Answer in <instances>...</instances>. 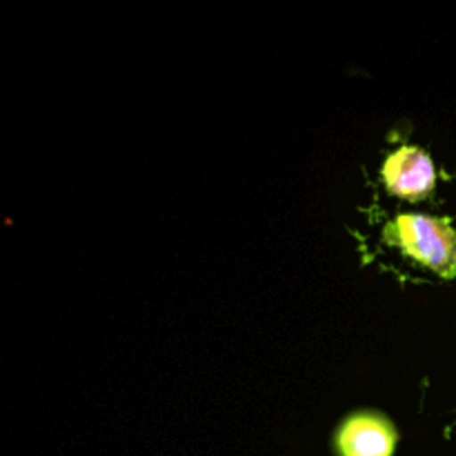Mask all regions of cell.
<instances>
[{"instance_id": "1", "label": "cell", "mask_w": 456, "mask_h": 456, "mask_svg": "<svg viewBox=\"0 0 456 456\" xmlns=\"http://www.w3.org/2000/svg\"><path fill=\"white\" fill-rule=\"evenodd\" d=\"M387 245L401 249L441 279L456 276V230L448 218L401 214L383 230Z\"/></svg>"}, {"instance_id": "2", "label": "cell", "mask_w": 456, "mask_h": 456, "mask_svg": "<svg viewBox=\"0 0 456 456\" xmlns=\"http://www.w3.org/2000/svg\"><path fill=\"white\" fill-rule=\"evenodd\" d=\"M396 428L383 414L354 412L338 426L334 448L338 456H392L396 450Z\"/></svg>"}, {"instance_id": "3", "label": "cell", "mask_w": 456, "mask_h": 456, "mask_svg": "<svg viewBox=\"0 0 456 456\" xmlns=\"http://www.w3.org/2000/svg\"><path fill=\"white\" fill-rule=\"evenodd\" d=\"M383 183L399 199L421 200L435 190L436 172L430 156L417 147H399L387 156L381 169Z\"/></svg>"}]
</instances>
